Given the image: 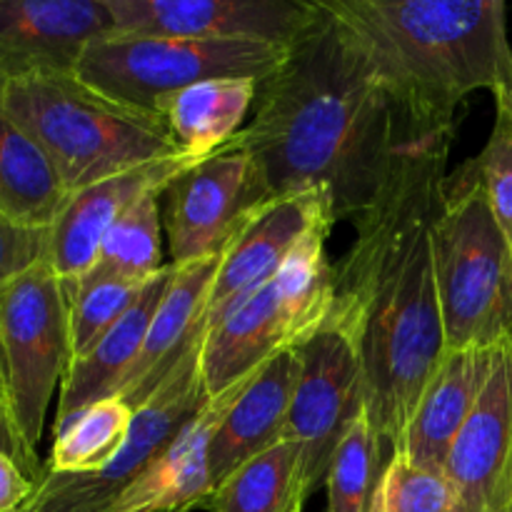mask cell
I'll return each instance as SVG.
<instances>
[{
	"label": "cell",
	"mask_w": 512,
	"mask_h": 512,
	"mask_svg": "<svg viewBox=\"0 0 512 512\" xmlns=\"http://www.w3.org/2000/svg\"><path fill=\"white\" fill-rule=\"evenodd\" d=\"M68 190L43 150L10 118L0 83V215L23 225L50 228Z\"/></svg>",
	"instance_id": "603a6c76"
},
{
	"label": "cell",
	"mask_w": 512,
	"mask_h": 512,
	"mask_svg": "<svg viewBox=\"0 0 512 512\" xmlns=\"http://www.w3.org/2000/svg\"><path fill=\"white\" fill-rule=\"evenodd\" d=\"M218 265L220 255L175 265V278L155 310L143 350L120 383L115 398L138 410L163 388L173 370L203 345L205 313Z\"/></svg>",
	"instance_id": "e0dca14e"
},
{
	"label": "cell",
	"mask_w": 512,
	"mask_h": 512,
	"mask_svg": "<svg viewBox=\"0 0 512 512\" xmlns=\"http://www.w3.org/2000/svg\"><path fill=\"white\" fill-rule=\"evenodd\" d=\"M335 223L333 198L325 188L278 195L260 203L220 253L205 313V333L240 300L273 278L310 235L333 230Z\"/></svg>",
	"instance_id": "4fadbf2b"
},
{
	"label": "cell",
	"mask_w": 512,
	"mask_h": 512,
	"mask_svg": "<svg viewBox=\"0 0 512 512\" xmlns=\"http://www.w3.org/2000/svg\"><path fill=\"white\" fill-rule=\"evenodd\" d=\"M385 448L388 445L365 405L330 460L325 478L328 512H375L380 480L388 463Z\"/></svg>",
	"instance_id": "484cf974"
},
{
	"label": "cell",
	"mask_w": 512,
	"mask_h": 512,
	"mask_svg": "<svg viewBox=\"0 0 512 512\" xmlns=\"http://www.w3.org/2000/svg\"><path fill=\"white\" fill-rule=\"evenodd\" d=\"M50 228L15 223L0 215V293L48 260Z\"/></svg>",
	"instance_id": "4dcf8cb0"
},
{
	"label": "cell",
	"mask_w": 512,
	"mask_h": 512,
	"mask_svg": "<svg viewBox=\"0 0 512 512\" xmlns=\"http://www.w3.org/2000/svg\"><path fill=\"white\" fill-rule=\"evenodd\" d=\"M443 470L468 512H498L512 503V345L498 350Z\"/></svg>",
	"instance_id": "2e32d148"
},
{
	"label": "cell",
	"mask_w": 512,
	"mask_h": 512,
	"mask_svg": "<svg viewBox=\"0 0 512 512\" xmlns=\"http://www.w3.org/2000/svg\"><path fill=\"white\" fill-rule=\"evenodd\" d=\"M348 28L388 90L400 123L455 128L468 95L512 93L503 0H320Z\"/></svg>",
	"instance_id": "3957f363"
},
{
	"label": "cell",
	"mask_w": 512,
	"mask_h": 512,
	"mask_svg": "<svg viewBox=\"0 0 512 512\" xmlns=\"http://www.w3.org/2000/svg\"><path fill=\"white\" fill-rule=\"evenodd\" d=\"M455 128L403 125L383 190L355 218V238L333 268L328 318L353 338L363 360L368 410L400 453L423 390L445 355L433 263V220L443 200Z\"/></svg>",
	"instance_id": "6da1fadb"
},
{
	"label": "cell",
	"mask_w": 512,
	"mask_h": 512,
	"mask_svg": "<svg viewBox=\"0 0 512 512\" xmlns=\"http://www.w3.org/2000/svg\"><path fill=\"white\" fill-rule=\"evenodd\" d=\"M113 33L108 0H0V83L75 75L90 43Z\"/></svg>",
	"instance_id": "5bb4252c"
},
{
	"label": "cell",
	"mask_w": 512,
	"mask_h": 512,
	"mask_svg": "<svg viewBox=\"0 0 512 512\" xmlns=\"http://www.w3.org/2000/svg\"><path fill=\"white\" fill-rule=\"evenodd\" d=\"M248 380L250 375L225 393L210 398L208 405L180 430L168 450L150 465L148 473L120 495L110 512H188L205 508L213 495L208 463L210 440Z\"/></svg>",
	"instance_id": "ac0fdd59"
},
{
	"label": "cell",
	"mask_w": 512,
	"mask_h": 512,
	"mask_svg": "<svg viewBox=\"0 0 512 512\" xmlns=\"http://www.w3.org/2000/svg\"><path fill=\"white\" fill-rule=\"evenodd\" d=\"M498 350H445L438 370L415 408L400 453L410 455L415 463L428 468H445L450 445L458 438L488 385Z\"/></svg>",
	"instance_id": "ffe728a7"
},
{
	"label": "cell",
	"mask_w": 512,
	"mask_h": 512,
	"mask_svg": "<svg viewBox=\"0 0 512 512\" xmlns=\"http://www.w3.org/2000/svg\"><path fill=\"white\" fill-rule=\"evenodd\" d=\"M293 512H303V510H293Z\"/></svg>",
	"instance_id": "8d00e7d4"
},
{
	"label": "cell",
	"mask_w": 512,
	"mask_h": 512,
	"mask_svg": "<svg viewBox=\"0 0 512 512\" xmlns=\"http://www.w3.org/2000/svg\"><path fill=\"white\" fill-rule=\"evenodd\" d=\"M498 512H512V503H510V505H505V508H503V510H498Z\"/></svg>",
	"instance_id": "836d02e7"
},
{
	"label": "cell",
	"mask_w": 512,
	"mask_h": 512,
	"mask_svg": "<svg viewBox=\"0 0 512 512\" xmlns=\"http://www.w3.org/2000/svg\"><path fill=\"white\" fill-rule=\"evenodd\" d=\"M295 383H298L295 348L280 350L250 375L238 400L230 405L210 440L208 463L213 493L240 465L283 440Z\"/></svg>",
	"instance_id": "d6986e66"
},
{
	"label": "cell",
	"mask_w": 512,
	"mask_h": 512,
	"mask_svg": "<svg viewBox=\"0 0 512 512\" xmlns=\"http://www.w3.org/2000/svg\"><path fill=\"white\" fill-rule=\"evenodd\" d=\"M145 283L115 278V275L90 270L78 283L68 285L70 308V343L73 358L88 353L143 293Z\"/></svg>",
	"instance_id": "83f0119b"
},
{
	"label": "cell",
	"mask_w": 512,
	"mask_h": 512,
	"mask_svg": "<svg viewBox=\"0 0 512 512\" xmlns=\"http://www.w3.org/2000/svg\"><path fill=\"white\" fill-rule=\"evenodd\" d=\"M470 165L512 248V93L495 95L493 130Z\"/></svg>",
	"instance_id": "f546056e"
},
{
	"label": "cell",
	"mask_w": 512,
	"mask_h": 512,
	"mask_svg": "<svg viewBox=\"0 0 512 512\" xmlns=\"http://www.w3.org/2000/svg\"><path fill=\"white\" fill-rule=\"evenodd\" d=\"M303 450L280 440L223 480L210 495V512H293L303 510Z\"/></svg>",
	"instance_id": "cb8c5ba5"
},
{
	"label": "cell",
	"mask_w": 512,
	"mask_h": 512,
	"mask_svg": "<svg viewBox=\"0 0 512 512\" xmlns=\"http://www.w3.org/2000/svg\"><path fill=\"white\" fill-rule=\"evenodd\" d=\"M73 360L63 280L45 260L0 293V378L20 440L38 455L48 405Z\"/></svg>",
	"instance_id": "ba28073f"
},
{
	"label": "cell",
	"mask_w": 512,
	"mask_h": 512,
	"mask_svg": "<svg viewBox=\"0 0 512 512\" xmlns=\"http://www.w3.org/2000/svg\"><path fill=\"white\" fill-rule=\"evenodd\" d=\"M285 53L288 48L268 43L105 35L90 43L75 75L118 103L158 113L170 95L205 80L250 78L263 83L280 68Z\"/></svg>",
	"instance_id": "52a82bcc"
},
{
	"label": "cell",
	"mask_w": 512,
	"mask_h": 512,
	"mask_svg": "<svg viewBox=\"0 0 512 512\" xmlns=\"http://www.w3.org/2000/svg\"><path fill=\"white\" fill-rule=\"evenodd\" d=\"M35 480L10 455L0 453V512H15L28 503Z\"/></svg>",
	"instance_id": "1f68e13d"
},
{
	"label": "cell",
	"mask_w": 512,
	"mask_h": 512,
	"mask_svg": "<svg viewBox=\"0 0 512 512\" xmlns=\"http://www.w3.org/2000/svg\"><path fill=\"white\" fill-rule=\"evenodd\" d=\"M160 195L163 193L145 195L110 228L93 270L133 283H148L168 265L163 260Z\"/></svg>",
	"instance_id": "4316f807"
},
{
	"label": "cell",
	"mask_w": 512,
	"mask_h": 512,
	"mask_svg": "<svg viewBox=\"0 0 512 512\" xmlns=\"http://www.w3.org/2000/svg\"><path fill=\"white\" fill-rule=\"evenodd\" d=\"M208 400L198 348L173 370V375L148 403L133 410L128 440L105 468L93 473L43 470L33 495L20 510L110 512L120 495L148 473L150 465L168 450V445L208 405Z\"/></svg>",
	"instance_id": "9c48e42d"
},
{
	"label": "cell",
	"mask_w": 512,
	"mask_h": 512,
	"mask_svg": "<svg viewBox=\"0 0 512 512\" xmlns=\"http://www.w3.org/2000/svg\"><path fill=\"white\" fill-rule=\"evenodd\" d=\"M133 408L120 398L88 405L53 428V448L45 460L50 473H93L105 468L128 440Z\"/></svg>",
	"instance_id": "d4e9b609"
},
{
	"label": "cell",
	"mask_w": 512,
	"mask_h": 512,
	"mask_svg": "<svg viewBox=\"0 0 512 512\" xmlns=\"http://www.w3.org/2000/svg\"><path fill=\"white\" fill-rule=\"evenodd\" d=\"M295 355L298 383L283 440L303 450V493L310 498L325 485L330 460L368 398L358 348L335 320L325 318Z\"/></svg>",
	"instance_id": "30bf717a"
},
{
	"label": "cell",
	"mask_w": 512,
	"mask_h": 512,
	"mask_svg": "<svg viewBox=\"0 0 512 512\" xmlns=\"http://www.w3.org/2000/svg\"><path fill=\"white\" fill-rule=\"evenodd\" d=\"M258 85L250 78L205 80L170 95L158 113L183 153L205 158L243 130V120L255 108Z\"/></svg>",
	"instance_id": "7402d4cb"
},
{
	"label": "cell",
	"mask_w": 512,
	"mask_h": 512,
	"mask_svg": "<svg viewBox=\"0 0 512 512\" xmlns=\"http://www.w3.org/2000/svg\"><path fill=\"white\" fill-rule=\"evenodd\" d=\"M0 453H5V455H10V458L18 460L20 468H23L25 473H28L30 478L38 483L40 475H43V470H45V463H40L38 455H33L23 445V440H20L18 430H15L13 415H10L8 403H5L3 395H0Z\"/></svg>",
	"instance_id": "d6a6232c"
},
{
	"label": "cell",
	"mask_w": 512,
	"mask_h": 512,
	"mask_svg": "<svg viewBox=\"0 0 512 512\" xmlns=\"http://www.w3.org/2000/svg\"><path fill=\"white\" fill-rule=\"evenodd\" d=\"M0 395H3V378H0ZM3 398H5V395H3Z\"/></svg>",
	"instance_id": "e575fe53"
},
{
	"label": "cell",
	"mask_w": 512,
	"mask_h": 512,
	"mask_svg": "<svg viewBox=\"0 0 512 512\" xmlns=\"http://www.w3.org/2000/svg\"><path fill=\"white\" fill-rule=\"evenodd\" d=\"M270 198L253 155L235 140L200 158L160 195L170 265L223 253L243 220Z\"/></svg>",
	"instance_id": "8fae6325"
},
{
	"label": "cell",
	"mask_w": 512,
	"mask_h": 512,
	"mask_svg": "<svg viewBox=\"0 0 512 512\" xmlns=\"http://www.w3.org/2000/svg\"><path fill=\"white\" fill-rule=\"evenodd\" d=\"M375 512H468L445 470L395 453L385 463Z\"/></svg>",
	"instance_id": "f1b7e54d"
},
{
	"label": "cell",
	"mask_w": 512,
	"mask_h": 512,
	"mask_svg": "<svg viewBox=\"0 0 512 512\" xmlns=\"http://www.w3.org/2000/svg\"><path fill=\"white\" fill-rule=\"evenodd\" d=\"M113 35L268 43L290 48L318 18L315 0H108Z\"/></svg>",
	"instance_id": "7c38bea8"
},
{
	"label": "cell",
	"mask_w": 512,
	"mask_h": 512,
	"mask_svg": "<svg viewBox=\"0 0 512 512\" xmlns=\"http://www.w3.org/2000/svg\"><path fill=\"white\" fill-rule=\"evenodd\" d=\"M433 263L445 348L512 345V248L470 160L445 178Z\"/></svg>",
	"instance_id": "5b68a950"
},
{
	"label": "cell",
	"mask_w": 512,
	"mask_h": 512,
	"mask_svg": "<svg viewBox=\"0 0 512 512\" xmlns=\"http://www.w3.org/2000/svg\"><path fill=\"white\" fill-rule=\"evenodd\" d=\"M173 278L175 265L168 263L153 280L145 283L143 293L135 300L133 308L88 353L70 360L68 373L60 383L55 425L65 423L88 405L100 403L105 398H115L120 383H123L128 370L138 360L140 350H143L155 310L163 303Z\"/></svg>",
	"instance_id": "44dd1931"
},
{
	"label": "cell",
	"mask_w": 512,
	"mask_h": 512,
	"mask_svg": "<svg viewBox=\"0 0 512 512\" xmlns=\"http://www.w3.org/2000/svg\"><path fill=\"white\" fill-rule=\"evenodd\" d=\"M15 512H28V510H15Z\"/></svg>",
	"instance_id": "d590c367"
},
{
	"label": "cell",
	"mask_w": 512,
	"mask_h": 512,
	"mask_svg": "<svg viewBox=\"0 0 512 512\" xmlns=\"http://www.w3.org/2000/svg\"><path fill=\"white\" fill-rule=\"evenodd\" d=\"M330 230L310 235L283 268L240 300L200 345V373L210 398L253 375L280 350H293L323 325L333 305Z\"/></svg>",
	"instance_id": "8992f818"
},
{
	"label": "cell",
	"mask_w": 512,
	"mask_h": 512,
	"mask_svg": "<svg viewBox=\"0 0 512 512\" xmlns=\"http://www.w3.org/2000/svg\"><path fill=\"white\" fill-rule=\"evenodd\" d=\"M315 5V23L258 85L253 118L233 140L273 198L325 188L335 218H358L393 170L403 123L348 28Z\"/></svg>",
	"instance_id": "7a4b0ae2"
},
{
	"label": "cell",
	"mask_w": 512,
	"mask_h": 512,
	"mask_svg": "<svg viewBox=\"0 0 512 512\" xmlns=\"http://www.w3.org/2000/svg\"><path fill=\"white\" fill-rule=\"evenodd\" d=\"M200 155L180 153L75 190L50 225L48 263L63 285L78 283L98 260L100 245L115 223L150 193H163Z\"/></svg>",
	"instance_id": "9a60e30c"
},
{
	"label": "cell",
	"mask_w": 512,
	"mask_h": 512,
	"mask_svg": "<svg viewBox=\"0 0 512 512\" xmlns=\"http://www.w3.org/2000/svg\"><path fill=\"white\" fill-rule=\"evenodd\" d=\"M5 108L43 150L68 195L183 153L163 115L118 103L78 75L5 85Z\"/></svg>",
	"instance_id": "277c9868"
}]
</instances>
